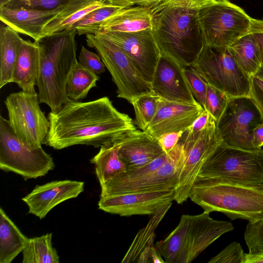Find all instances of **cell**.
<instances>
[{"label": "cell", "instance_id": "7bdbcfd3", "mask_svg": "<svg viewBox=\"0 0 263 263\" xmlns=\"http://www.w3.org/2000/svg\"><path fill=\"white\" fill-rule=\"evenodd\" d=\"M250 32L258 46L263 64V19L252 18Z\"/></svg>", "mask_w": 263, "mask_h": 263}, {"label": "cell", "instance_id": "cb8c5ba5", "mask_svg": "<svg viewBox=\"0 0 263 263\" xmlns=\"http://www.w3.org/2000/svg\"><path fill=\"white\" fill-rule=\"evenodd\" d=\"M109 5L111 4L105 0H69L60 12L45 26V37L71 29L74 23L88 13Z\"/></svg>", "mask_w": 263, "mask_h": 263}, {"label": "cell", "instance_id": "ac0fdd59", "mask_svg": "<svg viewBox=\"0 0 263 263\" xmlns=\"http://www.w3.org/2000/svg\"><path fill=\"white\" fill-rule=\"evenodd\" d=\"M204 110L198 103L177 102L160 98L155 116L145 132L157 140L168 133L184 132Z\"/></svg>", "mask_w": 263, "mask_h": 263}, {"label": "cell", "instance_id": "db71d44e", "mask_svg": "<svg viewBox=\"0 0 263 263\" xmlns=\"http://www.w3.org/2000/svg\"><path fill=\"white\" fill-rule=\"evenodd\" d=\"M11 0H0V6H5L7 3Z\"/></svg>", "mask_w": 263, "mask_h": 263}, {"label": "cell", "instance_id": "8d00e7d4", "mask_svg": "<svg viewBox=\"0 0 263 263\" xmlns=\"http://www.w3.org/2000/svg\"><path fill=\"white\" fill-rule=\"evenodd\" d=\"M184 72L196 101L205 109L208 83L192 66L184 67Z\"/></svg>", "mask_w": 263, "mask_h": 263}, {"label": "cell", "instance_id": "30bf717a", "mask_svg": "<svg viewBox=\"0 0 263 263\" xmlns=\"http://www.w3.org/2000/svg\"><path fill=\"white\" fill-rule=\"evenodd\" d=\"M179 142L183 148L184 158L179 172L174 200L181 204L189 198L201 167L221 143L217 131V121L210 115L208 122L201 131L192 134L186 130Z\"/></svg>", "mask_w": 263, "mask_h": 263}, {"label": "cell", "instance_id": "5bb4252c", "mask_svg": "<svg viewBox=\"0 0 263 263\" xmlns=\"http://www.w3.org/2000/svg\"><path fill=\"white\" fill-rule=\"evenodd\" d=\"M103 33L131 60L143 78L151 84L160 52L152 30L135 32Z\"/></svg>", "mask_w": 263, "mask_h": 263}, {"label": "cell", "instance_id": "2e32d148", "mask_svg": "<svg viewBox=\"0 0 263 263\" xmlns=\"http://www.w3.org/2000/svg\"><path fill=\"white\" fill-rule=\"evenodd\" d=\"M175 190L130 193L100 197V210L121 216L152 215L174 200Z\"/></svg>", "mask_w": 263, "mask_h": 263}, {"label": "cell", "instance_id": "c3c4849f", "mask_svg": "<svg viewBox=\"0 0 263 263\" xmlns=\"http://www.w3.org/2000/svg\"><path fill=\"white\" fill-rule=\"evenodd\" d=\"M161 1L162 0H128L125 7L136 5L151 9Z\"/></svg>", "mask_w": 263, "mask_h": 263}, {"label": "cell", "instance_id": "4fadbf2b", "mask_svg": "<svg viewBox=\"0 0 263 263\" xmlns=\"http://www.w3.org/2000/svg\"><path fill=\"white\" fill-rule=\"evenodd\" d=\"M183 158V148L178 142L167 152V159L159 168L140 179L112 186H101L100 197L130 193L175 191Z\"/></svg>", "mask_w": 263, "mask_h": 263}, {"label": "cell", "instance_id": "7dc6e473", "mask_svg": "<svg viewBox=\"0 0 263 263\" xmlns=\"http://www.w3.org/2000/svg\"><path fill=\"white\" fill-rule=\"evenodd\" d=\"M252 143L254 146L260 149L263 146V123L255 127L252 132Z\"/></svg>", "mask_w": 263, "mask_h": 263}, {"label": "cell", "instance_id": "52a82bcc", "mask_svg": "<svg viewBox=\"0 0 263 263\" xmlns=\"http://www.w3.org/2000/svg\"><path fill=\"white\" fill-rule=\"evenodd\" d=\"M192 66L208 84L229 98L250 96L251 77L241 69L228 47L205 44Z\"/></svg>", "mask_w": 263, "mask_h": 263}, {"label": "cell", "instance_id": "f546056e", "mask_svg": "<svg viewBox=\"0 0 263 263\" xmlns=\"http://www.w3.org/2000/svg\"><path fill=\"white\" fill-rule=\"evenodd\" d=\"M52 233L28 238L23 251V263H59V256L52 243Z\"/></svg>", "mask_w": 263, "mask_h": 263}, {"label": "cell", "instance_id": "f35d334b", "mask_svg": "<svg viewBox=\"0 0 263 263\" xmlns=\"http://www.w3.org/2000/svg\"><path fill=\"white\" fill-rule=\"evenodd\" d=\"M245 240L249 253L263 250V219L254 222H249L245 233Z\"/></svg>", "mask_w": 263, "mask_h": 263}, {"label": "cell", "instance_id": "277c9868", "mask_svg": "<svg viewBox=\"0 0 263 263\" xmlns=\"http://www.w3.org/2000/svg\"><path fill=\"white\" fill-rule=\"evenodd\" d=\"M189 198L204 211L223 213L231 220L263 219V183L247 184L197 177Z\"/></svg>", "mask_w": 263, "mask_h": 263}, {"label": "cell", "instance_id": "836d02e7", "mask_svg": "<svg viewBox=\"0 0 263 263\" xmlns=\"http://www.w3.org/2000/svg\"><path fill=\"white\" fill-rule=\"evenodd\" d=\"M122 8L111 5L95 9L74 23L71 29H76L79 35L95 34L102 23Z\"/></svg>", "mask_w": 263, "mask_h": 263}, {"label": "cell", "instance_id": "5b68a950", "mask_svg": "<svg viewBox=\"0 0 263 263\" xmlns=\"http://www.w3.org/2000/svg\"><path fill=\"white\" fill-rule=\"evenodd\" d=\"M197 177L247 184L263 183V149L246 151L221 143L204 162Z\"/></svg>", "mask_w": 263, "mask_h": 263}, {"label": "cell", "instance_id": "f5cc1de1", "mask_svg": "<svg viewBox=\"0 0 263 263\" xmlns=\"http://www.w3.org/2000/svg\"><path fill=\"white\" fill-rule=\"evenodd\" d=\"M255 76L263 80V64Z\"/></svg>", "mask_w": 263, "mask_h": 263}, {"label": "cell", "instance_id": "f1b7e54d", "mask_svg": "<svg viewBox=\"0 0 263 263\" xmlns=\"http://www.w3.org/2000/svg\"><path fill=\"white\" fill-rule=\"evenodd\" d=\"M241 69L250 77L254 76L262 63L258 46L252 33L241 36L228 47Z\"/></svg>", "mask_w": 263, "mask_h": 263}, {"label": "cell", "instance_id": "44dd1931", "mask_svg": "<svg viewBox=\"0 0 263 263\" xmlns=\"http://www.w3.org/2000/svg\"><path fill=\"white\" fill-rule=\"evenodd\" d=\"M62 7L42 10L11 9L0 6V20L17 33L28 36L34 41H39L45 37L43 33L45 26L60 12Z\"/></svg>", "mask_w": 263, "mask_h": 263}, {"label": "cell", "instance_id": "d590c367", "mask_svg": "<svg viewBox=\"0 0 263 263\" xmlns=\"http://www.w3.org/2000/svg\"><path fill=\"white\" fill-rule=\"evenodd\" d=\"M229 99L224 92L208 84L205 109L217 122L226 108Z\"/></svg>", "mask_w": 263, "mask_h": 263}, {"label": "cell", "instance_id": "1f68e13d", "mask_svg": "<svg viewBox=\"0 0 263 263\" xmlns=\"http://www.w3.org/2000/svg\"><path fill=\"white\" fill-rule=\"evenodd\" d=\"M189 215L181 216L176 228L164 239L158 241L156 247L166 263H177L182 251Z\"/></svg>", "mask_w": 263, "mask_h": 263}, {"label": "cell", "instance_id": "83f0119b", "mask_svg": "<svg viewBox=\"0 0 263 263\" xmlns=\"http://www.w3.org/2000/svg\"><path fill=\"white\" fill-rule=\"evenodd\" d=\"M117 140L112 144L100 147L99 152L90 160L93 164L100 186L124 173L127 167L118 154Z\"/></svg>", "mask_w": 263, "mask_h": 263}, {"label": "cell", "instance_id": "8992f818", "mask_svg": "<svg viewBox=\"0 0 263 263\" xmlns=\"http://www.w3.org/2000/svg\"><path fill=\"white\" fill-rule=\"evenodd\" d=\"M205 44L228 47L251 30L252 18L229 0H211L198 9Z\"/></svg>", "mask_w": 263, "mask_h": 263}, {"label": "cell", "instance_id": "8fae6325", "mask_svg": "<svg viewBox=\"0 0 263 263\" xmlns=\"http://www.w3.org/2000/svg\"><path fill=\"white\" fill-rule=\"evenodd\" d=\"M262 123L260 112L250 96L232 97L229 98L224 112L217 122V131L222 143L255 151L259 149L253 144L252 132Z\"/></svg>", "mask_w": 263, "mask_h": 263}, {"label": "cell", "instance_id": "e0dca14e", "mask_svg": "<svg viewBox=\"0 0 263 263\" xmlns=\"http://www.w3.org/2000/svg\"><path fill=\"white\" fill-rule=\"evenodd\" d=\"M152 91L159 98L174 102L198 103L190 89L184 67L161 54L151 82Z\"/></svg>", "mask_w": 263, "mask_h": 263}, {"label": "cell", "instance_id": "6da1fadb", "mask_svg": "<svg viewBox=\"0 0 263 263\" xmlns=\"http://www.w3.org/2000/svg\"><path fill=\"white\" fill-rule=\"evenodd\" d=\"M47 118L50 126L43 144L55 149L76 145L100 148L136 129L132 118L107 97L85 102L70 100Z\"/></svg>", "mask_w": 263, "mask_h": 263}, {"label": "cell", "instance_id": "60d3db41", "mask_svg": "<svg viewBox=\"0 0 263 263\" xmlns=\"http://www.w3.org/2000/svg\"><path fill=\"white\" fill-rule=\"evenodd\" d=\"M78 58V62L84 67L98 75L105 71V66L99 55L89 51L83 46H81Z\"/></svg>", "mask_w": 263, "mask_h": 263}, {"label": "cell", "instance_id": "ee69618b", "mask_svg": "<svg viewBox=\"0 0 263 263\" xmlns=\"http://www.w3.org/2000/svg\"><path fill=\"white\" fill-rule=\"evenodd\" d=\"M183 133V132L168 133L161 136L158 140L163 150L167 153L178 143Z\"/></svg>", "mask_w": 263, "mask_h": 263}, {"label": "cell", "instance_id": "f6af8a7d", "mask_svg": "<svg viewBox=\"0 0 263 263\" xmlns=\"http://www.w3.org/2000/svg\"><path fill=\"white\" fill-rule=\"evenodd\" d=\"M211 0H162L160 3L173 6L190 8L199 9Z\"/></svg>", "mask_w": 263, "mask_h": 263}, {"label": "cell", "instance_id": "681fc988", "mask_svg": "<svg viewBox=\"0 0 263 263\" xmlns=\"http://www.w3.org/2000/svg\"><path fill=\"white\" fill-rule=\"evenodd\" d=\"M244 263H263V250L245 253Z\"/></svg>", "mask_w": 263, "mask_h": 263}, {"label": "cell", "instance_id": "9a60e30c", "mask_svg": "<svg viewBox=\"0 0 263 263\" xmlns=\"http://www.w3.org/2000/svg\"><path fill=\"white\" fill-rule=\"evenodd\" d=\"M233 229L230 222L214 220L208 212L189 215L184 247L177 263L192 262L216 239Z\"/></svg>", "mask_w": 263, "mask_h": 263}, {"label": "cell", "instance_id": "74e56055", "mask_svg": "<svg viewBox=\"0 0 263 263\" xmlns=\"http://www.w3.org/2000/svg\"><path fill=\"white\" fill-rule=\"evenodd\" d=\"M69 0H11L5 6L11 9H32L42 10L61 8Z\"/></svg>", "mask_w": 263, "mask_h": 263}, {"label": "cell", "instance_id": "d6a6232c", "mask_svg": "<svg viewBox=\"0 0 263 263\" xmlns=\"http://www.w3.org/2000/svg\"><path fill=\"white\" fill-rule=\"evenodd\" d=\"M159 98L152 91L138 96L131 103L135 114L134 124L142 130L146 129L155 117Z\"/></svg>", "mask_w": 263, "mask_h": 263}, {"label": "cell", "instance_id": "7a4b0ae2", "mask_svg": "<svg viewBox=\"0 0 263 263\" xmlns=\"http://www.w3.org/2000/svg\"><path fill=\"white\" fill-rule=\"evenodd\" d=\"M160 53L183 67L192 66L205 45L198 9L160 3L149 9Z\"/></svg>", "mask_w": 263, "mask_h": 263}, {"label": "cell", "instance_id": "9c48e42d", "mask_svg": "<svg viewBox=\"0 0 263 263\" xmlns=\"http://www.w3.org/2000/svg\"><path fill=\"white\" fill-rule=\"evenodd\" d=\"M88 46L94 48L110 73L117 97L131 103L138 96L152 92L151 84L139 73L129 58L103 33L87 34Z\"/></svg>", "mask_w": 263, "mask_h": 263}, {"label": "cell", "instance_id": "603a6c76", "mask_svg": "<svg viewBox=\"0 0 263 263\" xmlns=\"http://www.w3.org/2000/svg\"><path fill=\"white\" fill-rule=\"evenodd\" d=\"M152 14L149 8L141 6L123 7L99 26L97 32H135L152 30Z\"/></svg>", "mask_w": 263, "mask_h": 263}, {"label": "cell", "instance_id": "f907efd6", "mask_svg": "<svg viewBox=\"0 0 263 263\" xmlns=\"http://www.w3.org/2000/svg\"><path fill=\"white\" fill-rule=\"evenodd\" d=\"M150 262L153 263H165V261L162 258V256L156 247L152 248L151 256Z\"/></svg>", "mask_w": 263, "mask_h": 263}, {"label": "cell", "instance_id": "b9f144b4", "mask_svg": "<svg viewBox=\"0 0 263 263\" xmlns=\"http://www.w3.org/2000/svg\"><path fill=\"white\" fill-rule=\"evenodd\" d=\"M250 97L260 111L263 120V80L255 76L251 78Z\"/></svg>", "mask_w": 263, "mask_h": 263}, {"label": "cell", "instance_id": "7402d4cb", "mask_svg": "<svg viewBox=\"0 0 263 263\" xmlns=\"http://www.w3.org/2000/svg\"><path fill=\"white\" fill-rule=\"evenodd\" d=\"M40 50L37 41L25 40L14 66L11 83L22 90L35 93L39 74Z\"/></svg>", "mask_w": 263, "mask_h": 263}, {"label": "cell", "instance_id": "484cf974", "mask_svg": "<svg viewBox=\"0 0 263 263\" xmlns=\"http://www.w3.org/2000/svg\"><path fill=\"white\" fill-rule=\"evenodd\" d=\"M10 27H0V88L11 83L14 64L25 40Z\"/></svg>", "mask_w": 263, "mask_h": 263}, {"label": "cell", "instance_id": "e575fe53", "mask_svg": "<svg viewBox=\"0 0 263 263\" xmlns=\"http://www.w3.org/2000/svg\"><path fill=\"white\" fill-rule=\"evenodd\" d=\"M167 157V153H165L144 166L127 170L124 173L113 178L101 186H112L141 179L159 168L165 162Z\"/></svg>", "mask_w": 263, "mask_h": 263}, {"label": "cell", "instance_id": "d6986e66", "mask_svg": "<svg viewBox=\"0 0 263 263\" xmlns=\"http://www.w3.org/2000/svg\"><path fill=\"white\" fill-rule=\"evenodd\" d=\"M84 187L83 181H53L36 185L22 200L28 205V213L42 219L60 203L77 197L84 191Z\"/></svg>", "mask_w": 263, "mask_h": 263}, {"label": "cell", "instance_id": "816d5d0a", "mask_svg": "<svg viewBox=\"0 0 263 263\" xmlns=\"http://www.w3.org/2000/svg\"><path fill=\"white\" fill-rule=\"evenodd\" d=\"M111 5L125 7V4L128 0H105Z\"/></svg>", "mask_w": 263, "mask_h": 263}, {"label": "cell", "instance_id": "ab89813d", "mask_svg": "<svg viewBox=\"0 0 263 263\" xmlns=\"http://www.w3.org/2000/svg\"><path fill=\"white\" fill-rule=\"evenodd\" d=\"M245 254L240 244L234 241L211 258L208 263H244Z\"/></svg>", "mask_w": 263, "mask_h": 263}, {"label": "cell", "instance_id": "7c38bea8", "mask_svg": "<svg viewBox=\"0 0 263 263\" xmlns=\"http://www.w3.org/2000/svg\"><path fill=\"white\" fill-rule=\"evenodd\" d=\"M4 103L9 124L16 136L30 145L41 147L50 122L40 107L38 93L21 90L10 93Z\"/></svg>", "mask_w": 263, "mask_h": 263}, {"label": "cell", "instance_id": "ba28073f", "mask_svg": "<svg viewBox=\"0 0 263 263\" xmlns=\"http://www.w3.org/2000/svg\"><path fill=\"white\" fill-rule=\"evenodd\" d=\"M54 168L53 159L42 147L33 146L21 140L9 121L0 117V168L12 172L25 180L46 175Z\"/></svg>", "mask_w": 263, "mask_h": 263}, {"label": "cell", "instance_id": "ffe728a7", "mask_svg": "<svg viewBox=\"0 0 263 263\" xmlns=\"http://www.w3.org/2000/svg\"><path fill=\"white\" fill-rule=\"evenodd\" d=\"M117 141L119 156L127 170L144 166L166 153L157 139L143 130L127 132Z\"/></svg>", "mask_w": 263, "mask_h": 263}, {"label": "cell", "instance_id": "d4e9b609", "mask_svg": "<svg viewBox=\"0 0 263 263\" xmlns=\"http://www.w3.org/2000/svg\"><path fill=\"white\" fill-rule=\"evenodd\" d=\"M172 204L166 203L152 215L146 226L135 236L121 262H150V256L154 247L155 230Z\"/></svg>", "mask_w": 263, "mask_h": 263}, {"label": "cell", "instance_id": "4dcf8cb0", "mask_svg": "<svg viewBox=\"0 0 263 263\" xmlns=\"http://www.w3.org/2000/svg\"><path fill=\"white\" fill-rule=\"evenodd\" d=\"M99 79L98 74L84 67L78 62L73 68L67 83L68 98L74 101L85 98L89 90L96 87Z\"/></svg>", "mask_w": 263, "mask_h": 263}, {"label": "cell", "instance_id": "4316f807", "mask_svg": "<svg viewBox=\"0 0 263 263\" xmlns=\"http://www.w3.org/2000/svg\"><path fill=\"white\" fill-rule=\"evenodd\" d=\"M28 238L0 208V263H10L24 249Z\"/></svg>", "mask_w": 263, "mask_h": 263}, {"label": "cell", "instance_id": "bcb514c9", "mask_svg": "<svg viewBox=\"0 0 263 263\" xmlns=\"http://www.w3.org/2000/svg\"><path fill=\"white\" fill-rule=\"evenodd\" d=\"M209 117V113L205 109L186 130L192 134L200 132L206 125Z\"/></svg>", "mask_w": 263, "mask_h": 263}, {"label": "cell", "instance_id": "3957f363", "mask_svg": "<svg viewBox=\"0 0 263 263\" xmlns=\"http://www.w3.org/2000/svg\"><path fill=\"white\" fill-rule=\"evenodd\" d=\"M76 29L46 36L37 41L40 50L39 74L36 85L40 103L51 111L59 110L70 100L66 85L70 73L78 62Z\"/></svg>", "mask_w": 263, "mask_h": 263}]
</instances>
